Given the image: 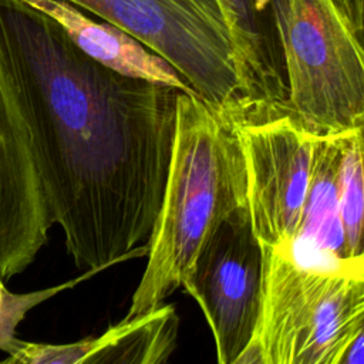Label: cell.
Returning a JSON list of instances; mask_svg holds the SVG:
<instances>
[{
	"label": "cell",
	"mask_w": 364,
	"mask_h": 364,
	"mask_svg": "<svg viewBox=\"0 0 364 364\" xmlns=\"http://www.w3.org/2000/svg\"><path fill=\"white\" fill-rule=\"evenodd\" d=\"M262 314L237 364H341L364 326V269L263 246Z\"/></svg>",
	"instance_id": "3957f363"
},
{
	"label": "cell",
	"mask_w": 364,
	"mask_h": 364,
	"mask_svg": "<svg viewBox=\"0 0 364 364\" xmlns=\"http://www.w3.org/2000/svg\"><path fill=\"white\" fill-rule=\"evenodd\" d=\"M343 14L347 17L353 28L355 30L357 26V0H334Z\"/></svg>",
	"instance_id": "2e32d148"
},
{
	"label": "cell",
	"mask_w": 364,
	"mask_h": 364,
	"mask_svg": "<svg viewBox=\"0 0 364 364\" xmlns=\"http://www.w3.org/2000/svg\"><path fill=\"white\" fill-rule=\"evenodd\" d=\"M53 220L11 71L0 53V279L31 264Z\"/></svg>",
	"instance_id": "ba28073f"
},
{
	"label": "cell",
	"mask_w": 364,
	"mask_h": 364,
	"mask_svg": "<svg viewBox=\"0 0 364 364\" xmlns=\"http://www.w3.org/2000/svg\"><path fill=\"white\" fill-rule=\"evenodd\" d=\"M263 282V246L253 230L249 206H245L216 226L182 282L212 330L219 364H237L255 338Z\"/></svg>",
	"instance_id": "8992f818"
},
{
	"label": "cell",
	"mask_w": 364,
	"mask_h": 364,
	"mask_svg": "<svg viewBox=\"0 0 364 364\" xmlns=\"http://www.w3.org/2000/svg\"><path fill=\"white\" fill-rule=\"evenodd\" d=\"M232 33L245 112H290L284 36L290 0H219Z\"/></svg>",
	"instance_id": "9c48e42d"
},
{
	"label": "cell",
	"mask_w": 364,
	"mask_h": 364,
	"mask_svg": "<svg viewBox=\"0 0 364 364\" xmlns=\"http://www.w3.org/2000/svg\"><path fill=\"white\" fill-rule=\"evenodd\" d=\"M284 51L290 112L309 131L364 121V47L334 0H290Z\"/></svg>",
	"instance_id": "5b68a950"
},
{
	"label": "cell",
	"mask_w": 364,
	"mask_h": 364,
	"mask_svg": "<svg viewBox=\"0 0 364 364\" xmlns=\"http://www.w3.org/2000/svg\"><path fill=\"white\" fill-rule=\"evenodd\" d=\"M247 205V169L235 121L195 92H179L162 203L146 240L148 263L127 317L144 314L179 287L216 226Z\"/></svg>",
	"instance_id": "7a4b0ae2"
},
{
	"label": "cell",
	"mask_w": 364,
	"mask_h": 364,
	"mask_svg": "<svg viewBox=\"0 0 364 364\" xmlns=\"http://www.w3.org/2000/svg\"><path fill=\"white\" fill-rule=\"evenodd\" d=\"M24 1L55 20L80 50L102 65L124 75L171 85L183 92H195L169 61L124 28L109 21L98 23L67 0Z\"/></svg>",
	"instance_id": "8fae6325"
},
{
	"label": "cell",
	"mask_w": 364,
	"mask_h": 364,
	"mask_svg": "<svg viewBox=\"0 0 364 364\" xmlns=\"http://www.w3.org/2000/svg\"><path fill=\"white\" fill-rule=\"evenodd\" d=\"M109 21L169 61L193 91L230 118L243 95L229 23L219 0H67Z\"/></svg>",
	"instance_id": "277c9868"
},
{
	"label": "cell",
	"mask_w": 364,
	"mask_h": 364,
	"mask_svg": "<svg viewBox=\"0 0 364 364\" xmlns=\"http://www.w3.org/2000/svg\"><path fill=\"white\" fill-rule=\"evenodd\" d=\"M95 273L97 272L94 270H85V273L77 279H71L57 286L28 293H13L6 287L4 280L0 279V350L7 351L9 347L14 343L17 338V327L30 310L57 296L60 291L73 289L75 284L90 279Z\"/></svg>",
	"instance_id": "5bb4252c"
},
{
	"label": "cell",
	"mask_w": 364,
	"mask_h": 364,
	"mask_svg": "<svg viewBox=\"0 0 364 364\" xmlns=\"http://www.w3.org/2000/svg\"><path fill=\"white\" fill-rule=\"evenodd\" d=\"M338 172V134L318 135L311 181L296 246L310 247L316 255L327 260V266L353 267L348 263L341 223Z\"/></svg>",
	"instance_id": "7c38bea8"
},
{
	"label": "cell",
	"mask_w": 364,
	"mask_h": 364,
	"mask_svg": "<svg viewBox=\"0 0 364 364\" xmlns=\"http://www.w3.org/2000/svg\"><path fill=\"white\" fill-rule=\"evenodd\" d=\"M340 208L348 263L364 269V121L340 132Z\"/></svg>",
	"instance_id": "4fadbf2b"
},
{
	"label": "cell",
	"mask_w": 364,
	"mask_h": 364,
	"mask_svg": "<svg viewBox=\"0 0 364 364\" xmlns=\"http://www.w3.org/2000/svg\"><path fill=\"white\" fill-rule=\"evenodd\" d=\"M235 125L246 159L253 230L262 246L294 253L318 135L291 112L240 119Z\"/></svg>",
	"instance_id": "52a82bcc"
},
{
	"label": "cell",
	"mask_w": 364,
	"mask_h": 364,
	"mask_svg": "<svg viewBox=\"0 0 364 364\" xmlns=\"http://www.w3.org/2000/svg\"><path fill=\"white\" fill-rule=\"evenodd\" d=\"M179 317L172 304L124 317L101 336L65 344L31 343L16 338L4 364H159L176 348Z\"/></svg>",
	"instance_id": "30bf717a"
},
{
	"label": "cell",
	"mask_w": 364,
	"mask_h": 364,
	"mask_svg": "<svg viewBox=\"0 0 364 364\" xmlns=\"http://www.w3.org/2000/svg\"><path fill=\"white\" fill-rule=\"evenodd\" d=\"M355 33L364 47V0H357V27Z\"/></svg>",
	"instance_id": "e0dca14e"
},
{
	"label": "cell",
	"mask_w": 364,
	"mask_h": 364,
	"mask_svg": "<svg viewBox=\"0 0 364 364\" xmlns=\"http://www.w3.org/2000/svg\"><path fill=\"white\" fill-rule=\"evenodd\" d=\"M341 364H364V326L346 351Z\"/></svg>",
	"instance_id": "9a60e30c"
},
{
	"label": "cell",
	"mask_w": 364,
	"mask_h": 364,
	"mask_svg": "<svg viewBox=\"0 0 364 364\" xmlns=\"http://www.w3.org/2000/svg\"><path fill=\"white\" fill-rule=\"evenodd\" d=\"M14 78L53 223L75 266L146 256L166 185L181 90L117 73L24 0H0Z\"/></svg>",
	"instance_id": "6da1fadb"
}]
</instances>
